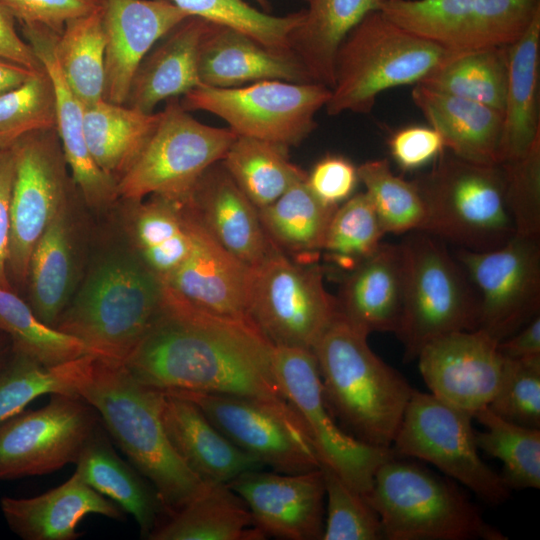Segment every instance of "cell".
<instances>
[{"label":"cell","mask_w":540,"mask_h":540,"mask_svg":"<svg viewBox=\"0 0 540 540\" xmlns=\"http://www.w3.org/2000/svg\"><path fill=\"white\" fill-rule=\"evenodd\" d=\"M163 292L162 280L137 254H114L89 273L56 329L123 364L158 316Z\"/></svg>","instance_id":"cell-4"},{"label":"cell","mask_w":540,"mask_h":540,"mask_svg":"<svg viewBox=\"0 0 540 540\" xmlns=\"http://www.w3.org/2000/svg\"><path fill=\"white\" fill-rule=\"evenodd\" d=\"M327 512L321 540L384 539L380 518L367 498L321 465Z\"/></svg>","instance_id":"cell-49"},{"label":"cell","mask_w":540,"mask_h":540,"mask_svg":"<svg viewBox=\"0 0 540 540\" xmlns=\"http://www.w3.org/2000/svg\"><path fill=\"white\" fill-rule=\"evenodd\" d=\"M474 418L485 428L475 431L477 447L502 462L500 476L508 489H539L540 429L507 421L487 406Z\"/></svg>","instance_id":"cell-42"},{"label":"cell","mask_w":540,"mask_h":540,"mask_svg":"<svg viewBox=\"0 0 540 540\" xmlns=\"http://www.w3.org/2000/svg\"><path fill=\"white\" fill-rule=\"evenodd\" d=\"M505 177V195L516 234H540V138L521 158L500 164Z\"/></svg>","instance_id":"cell-51"},{"label":"cell","mask_w":540,"mask_h":540,"mask_svg":"<svg viewBox=\"0 0 540 540\" xmlns=\"http://www.w3.org/2000/svg\"><path fill=\"white\" fill-rule=\"evenodd\" d=\"M102 426L97 411L77 394H51L40 409L0 422V480L48 474L76 463Z\"/></svg>","instance_id":"cell-14"},{"label":"cell","mask_w":540,"mask_h":540,"mask_svg":"<svg viewBox=\"0 0 540 540\" xmlns=\"http://www.w3.org/2000/svg\"><path fill=\"white\" fill-rule=\"evenodd\" d=\"M440 134L432 127L410 126L396 131L389 139L390 153L404 170L423 167L444 151Z\"/></svg>","instance_id":"cell-54"},{"label":"cell","mask_w":540,"mask_h":540,"mask_svg":"<svg viewBox=\"0 0 540 540\" xmlns=\"http://www.w3.org/2000/svg\"><path fill=\"white\" fill-rule=\"evenodd\" d=\"M145 113L104 99L85 106L84 134L97 166L116 183L135 163L159 122Z\"/></svg>","instance_id":"cell-35"},{"label":"cell","mask_w":540,"mask_h":540,"mask_svg":"<svg viewBox=\"0 0 540 540\" xmlns=\"http://www.w3.org/2000/svg\"><path fill=\"white\" fill-rule=\"evenodd\" d=\"M38 72L0 57V95L21 86Z\"/></svg>","instance_id":"cell-58"},{"label":"cell","mask_w":540,"mask_h":540,"mask_svg":"<svg viewBox=\"0 0 540 540\" xmlns=\"http://www.w3.org/2000/svg\"><path fill=\"white\" fill-rule=\"evenodd\" d=\"M498 343L481 329L447 333L427 343L416 359L430 393L474 418L503 377L506 359Z\"/></svg>","instance_id":"cell-19"},{"label":"cell","mask_w":540,"mask_h":540,"mask_svg":"<svg viewBox=\"0 0 540 540\" xmlns=\"http://www.w3.org/2000/svg\"><path fill=\"white\" fill-rule=\"evenodd\" d=\"M412 100L450 153L474 163L499 164L501 112L420 84L414 85Z\"/></svg>","instance_id":"cell-30"},{"label":"cell","mask_w":540,"mask_h":540,"mask_svg":"<svg viewBox=\"0 0 540 540\" xmlns=\"http://www.w3.org/2000/svg\"><path fill=\"white\" fill-rule=\"evenodd\" d=\"M307 178V177H306ZM306 178L293 184L273 203L258 209L263 229L279 250L297 261L315 262L337 207L321 202Z\"/></svg>","instance_id":"cell-36"},{"label":"cell","mask_w":540,"mask_h":540,"mask_svg":"<svg viewBox=\"0 0 540 540\" xmlns=\"http://www.w3.org/2000/svg\"><path fill=\"white\" fill-rule=\"evenodd\" d=\"M507 56L508 46L457 52L417 84L475 101L503 114Z\"/></svg>","instance_id":"cell-41"},{"label":"cell","mask_w":540,"mask_h":540,"mask_svg":"<svg viewBox=\"0 0 540 540\" xmlns=\"http://www.w3.org/2000/svg\"><path fill=\"white\" fill-rule=\"evenodd\" d=\"M273 350L250 321L201 310L164 285L158 316L123 365L139 382L163 391L285 403Z\"/></svg>","instance_id":"cell-1"},{"label":"cell","mask_w":540,"mask_h":540,"mask_svg":"<svg viewBox=\"0 0 540 540\" xmlns=\"http://www.w3.org/2000/svg\"><path fill=\"white\" fill-rule=\"evenodd\" d=\"M387 540H506L451 481L391 456L366 496Z\"/></svg>","instance_id":"cell-6"},{"label":"cell","mask_w":540,"mask_h":540,"mask_svg":"<svg viewBox=\"0 0 540 540\" xmlns=\"http://www.w3.org/2000/svg\"><path fill=\"white\" fill-rule=\"evenodd\" d=\"M67 204L35 244L27 280L33 312L46 325H56L67 307L72 280V247Z\"/></svg>","instance_id":"cell-38"},{"label":"cell","mask_w":540,"mask_h":540,"mask_svg":"<svg viewBox=\"0 0 540 540\" xmlns=\"http://www.w3.org/2000/svg\"><path fill=\"white\" fill-rule=\"evenodd\" d=\"M15 175L7 274L27 281L32 250L57 212L67 204V163L56 129L29 133L10 146Z\"/></svg>","instance_id":"cell-18"},{"label":"cell","mask_w":540,"mask_h":540,"mask_svg":"<svg viewBox=\"0 0 540 540\" xmlns=\"http://www.w3.org/2000/svg\"><path fill=\"white\" fill-rule=\"evenodd\" d=\"M21 32L53 82L56 131L74 184L91 207L109 205L119 197L117 183L97 166L88 149L84 134L85 106L68 86L55 56L59 34L36 25H21Z\"/></svg>","instance_id":"cell-24"},{"label":"cell","mask_w":540,"mask_h":540,"mask_svg":"<svg viewBox=\"0 0 540 540\" xmlns=\"http://www.w3.org/2000/svg\"><path fill=\"white\" fill-rule=\"evenodd\" d=\"M308 7L289 36V47L312 82L331 89L339 46L369 13L381 10L384 0H305Z\"/></svg>","instance_id":"cell-32"},{"label":"cell","mask_w":540,"mask_h":540,"mask_svg":"<svg viewBox=\"0 0 540 540\" xmlns=\"http://www.w3.org/2000/svg\"><path fill=\"white\" fill-rule=\"evenodd\" d=\"M357 173L385 234L425 231L426 208L414 181L395 175L387 159L366 161Z\"/></svg>","instance_id":"cell-45"},{"label":"cell","mask_w":540,"mask_h":540,"mask_svg":"<svg viewBox=\"0 0 540 540\" xmlns=\"http://www.w3.org/2000/svg\"><path fill=\"white\" fill-rule=\"evenodd\" d=\"M357 167L347 158L328 154L307 173L306 182L324 204L338 207L349 199L357 185Z\"/></svg>","instance_id":"cell-53"},{"label":"cell","mask_w":540,"mask_h":540,"mask_svg":"<svg viewBox=\"0 0 540 540\" xmlns=\"http://www.w3.org/2000/svg\"><path fill=\"white\" fill-rule=\"evenodd\" d=\"M209 23L190 16L160 39L138 66L125 105L153 113L163 100L200 86L198 50Z\"/></svg>","instance_id":"cell-29"},{"label":"cell","mask_w":540,"mask_h":540,"mask_svg":"<svg viewBox=\"0 0 540 540\" xmlns=\"http://www.w3.org/2000/svg\"><path fill=\"white\" fill-rule=\"evenodd\" d=\"M161 391L167 436L187 467L206 483H229L263 465L232 443L190 399Z\"/></svg>","instance_id":"cell-26"},{"label":"cell","mask_w":540,"mask_h":540,"mask_svg":"<svg viewBox=\"0 0 540 540\" xmlns=\"http://www.w3.org/2000/svg\"><path fill=\"white\" fill-rule=\"evenodd\" d=\"M273 367L282 393L302 419L321 465L366 497L377 468L393 456L391 449L367 445L336 423L312 350L274 346Z\"/></svg>","instance_id":"cell-13"},{"label":"cell","mask_w":540,"mask_h":540,"mask_svg":"<svg viewBox=\"0 0 540 540\" xmlns=\"http://www.w3.org/2000/svg\"><path fill=\"white\" fill-rule=\"evenodd\" d=\"M404 291L400 244L381 243L378 249L343 276L336 298L339 316L357 332H396Z\"/></svg>","instance_id":"cell-28"},{"label":"cell","mask_w":540,"mask_h":540,"mask_svg":"<svg viewBox=\"0 0 540 540\" xmlns=\"http://www.w3.org/2000/svg\"><path fill=\"white\" fill-rule=\"evenodd\" d=\"M20 25H36L58 34L65 23L103 6V0H0Z\"/></svg>","instance_id":"cell-52"},{"label":"cell","mask_w":540,"mask_h":540,"mask_svg":"<svg viewBox=\"0 0 540 540\" xmlns=\"http://www.w3.org/2000/svg\"><path fill=\"white\" fill-rule=\"evenodd\" d=\"M385 235L365 192L352 195L334 211L321 252L338 272H351L369 258Z\"/></svg>","instance_id":"cell-44"},{"label":"cell","mask_w":540,"mask_h":540,"mask_svg":"<svg viewBox=\"0 0 540 540\" xmlns=\"http://www.w3.org/2000/svg\"><path fill=\"white\" fill-rule=\"evenodd\" d=\"M201 85L234 88L263 80L312 82L288 50L269 48L232 28L209 23L198 50Z\"/></svg>","instance_id":"cell-25"},{"label":"cell","mask_w":540,"mask_h":540,"mask_svg":"<svg viewBox=\"0 0 540 540\" xmlns=\"http://www.w3.org/2000/svg\"><path fill=\"white\" fill-rule=\"evenodd\" d=\"M413 181L426 208L424 232L471 251L495 249L516 234L500 164L442 153L431 170Z\"/></svg>","instance_id":"cell-7"},{"label":"cell","mask_w":540,"mask_h":540,"mask_svg":"<svg viewBox=\"0 0 540 540\" xmlns=\"http://www.w3.org/2000/svg\"><path fill=\"white\" fill-rule=\"evenodd\" d=\"M0 332L10 338L14 350L44 366H55L84 355H94L79 339L39 320L32 308L12 289L1 285Z\"/></svg>","instance_id":"cell-43"},{"label":"cell","mask_w":540,"mask_h":540,"mask_svg":"<svg viewBox=\"0 0 540 540\" xmlns=\"http://www.w3.org/2000/svg\"><path fill=\"white\" fill-rule=\"evenodd\" d=\"M75 464L88 485L134 517L142 536L147 538L164 518L155 488L116 454L103 426L86 444Z\"/></svg>","instance_id":"cell-33"},{"label":"cell","mask_w":540,"mask_h":540,"mask_svg":"<svg viewBox=\"0 0 540 540\" xmlns=\"http://www.w3.org/2000/svg\"><path fill=\"white\" fill-rule=\"evenodd\" d=\"M48 129H56V97L44 69L0 95V148H9L29 133Z\"/></svg>","instance_id":"cell-48"},{"label":"cell","mask_w":540,"mask_h":540,"mask_svg":"<svg viewBox=\"0 0 540 540\" xmlns=\"http://www.w3.org/2000/svg\"><path fill=\"white\" fill-rule=\"evenodd\" d=\"M190 16L240 31L263 45L290 50L289 36L299 25L303 10L284 16L260 11L244 0H170Z\"/></svg>","instance_id":"cell-47"},{"label":"cell","mask_w":540,"mask_h":540,"mask_svg":"<svg viewBox=\"0 0 540 540\" xmlns=\"http://www.w3.org/2000/svg\"><path fill=\"white\" fill-rule=\"evenodd\" d=\"M236 136L196 120L177 98L169 99L145 148L117 183L118 196L130 203L151 195L183 202Z\"/></svg>","instance_id":"cell-10"},{"label":"cell","mask_w":540,"mask_h":540,"mask_svg":"<svg viewBox=\"0 0 540 540\" xmlns=\"http://www.w3.org/2000/svg\"><path fill=\"white\" fill-rule=\"evenodd\" d=\"M337 315L316 262L294 260L272 244L252 267L247 317L273 346L312 350Z\"/></svg>","instance_id":"cell-9"},{"label":"cell","mask_w":540,"mask_h":540,"mask_svg":"<svg viewBox=\"0 0 540 540\" xmlns=\"http://www.w3.org/2000/svg\"><path fill=\"white\" fill-rule=\"evenodd\" d=\"M131 234L136 254L164 280L188 256L193 244L192 222L182 202L158 195L134 202Z\"/></svg>","instance_id":"cell-37"},{"label":"cell","mask_w":540,"mask_h":540,"mask_svg":"<svg viewBox=\"0 0 540 540\" xmlns=\"http://www.w3.org/2000/svg\"><path fill=\"white\" fill-rule=\"evenodd\" d=\"M339 314L312 349L327 404L344 431L390 449L414 389Z\"/></svg>","instance_id":"cell-3"},{"label":"cell","mask_w":540,"mask_h":540,"mask_svg":"<svg viewBox=\"0 0 540 540\" xmlns=\"http://www.w3.org/2000/svg\"><path fill=\"white\" fill-rule=\"evenodd\" d=\"M264 534L288 540H319L324 530L322 468L299 472L247 471L228 483Z\"/></svg>","instance_id":"cell-20"},{"label":"cell","mask_w":540,"mask_h":540,"mask_svg":"<svg viewBox=\"0 0 540 540\" xmlns=\"http://www.w3.org/2000/svg\"><path fill=\"white\" fill-rule=\"evenodd\" d=\"M539 63L540 12L508 46L499 164L523 157L540 138Z\"/></svg>","instance_id":"cell-31"},{"label":"cell","mask_w":540,"mask_h":540,"mask_svg":"<svg viewBox=\"0 0 540 540\" xmlns=\"http://www.w3.org/2000/svg\"><path fill=\"white\" fill-rule=\"evenodd\" d=\"M221 161L258 209L273 203L307 177L289 160L288 148L251 137L237 135Z\"/></svg>","instance_id":"cell-39"},{"label":"cell","mask_w":540,"mask_h":540,"mask_svg":"<svg viewBox=\"0 0 540 540\" xmlns=\"http://www.w3.org/2000/svg\"><path fill=\"white\" fill-rule=\"evenodd\" d=\"M0 57L33 71H43L40 60L16 28V19L0 2Z\"/></svg>","instance_id":"cell-56"},{"label":"cell","mask_w":540,"mask_h":540,"mask_svg":"<svg viewBox=\"0 0 540 540\" xmlns=\"http://www.w3.org/2000/svg\"><path fill=\"white\" fill-rule=\"evenodd\" d=\"M188 17L170 0H103V99L125 104L141 61L160 39Z\"/></svg>","instance_id":"cell-21"},{"label":"cell","mask_w":540,"mask_h":540,"mask_svg":"<svg viewBox=\"0 0 540 540\" xmlns=\"http://www.w3.org/2000/svg\"><path fill=\"white\" fill-rule=\"evenodd\" d=\"M187 214L193 227L192 248L182 264L162 282L194 307L249 321L247 307L252 267L223 248Z\"/></svg>","instance_id":"cell-22"},{"label":"cell","mask_w":540,"mask_h":540,"mask_svg":"<svg viewBox=\"0 0 540 540\" xmlns=\"http://www.w3.org/2000/svg\"><path fill=\"white\" fill-rule=\"evenodd\" d=\"M487 407L507 421L540 429V355L506 359L500 386Z\"/></svg>","instance_id":"cell-50"},{"label":"cell","mask_w":540,"mask_h":540,"mask_svg":"<svg viewBox=\"0 0 540 540\" xmlns=\"http://www.w3.org/2000/svg\"><path fill=\"white\" fill-rule=\"evenodd\" d=\"M501 355L510 360L540 355V315L498 343Z\"/></svg>","instance_id":"cell-57"},{"label":"cell","mask_w":540,"mask_h":540,"mask_svg":"<svg viewBox=\"0 0 540 540\" xmlns=\"http://www.w3.org/2000/svg\"><path fill=\"white\" fill-rule=\"evenodd\" d=\"M191 217L223 248L250 267L270 250L258 208L230 176L222 161L211 165L182 202Z\"/></svg>","instance_id":"cell-23"},{"label":"cell","mask_w":540,"mask_h":540,"mask_svg":"<svg viewBox=\"0 0 540 540\" xmlns=\"http://www.w3.org/2000/svg\"><path fill=\"white\" fill-rule=\"evenodd\" d=\"M15 175L13 153L0 148V285L12 289L7 274L11 227V198Z\"/></svg>","instance_id":"cell-55"},{"label":"cell","mask_w":540,"mask_h":540,"mask_svg":"<svg viewBox=\"0 0 540 540\" xmlns=\"http://www.w3.org/2000/svg\"><path fill=\"white\" fill-rule=\"evenodd\" d=\"M404 29L454 52L506 47L540 12V0H384Z\"/></svg>","instance_id":"cell-15"},{"label":"cell","mask_w":540,"mask_h":540,"mask_svg":"<svg viewBox=\"0 0 540 540\" xmlns=\"http://www.w3.org/2000/svg\"><path fill=\"white\" fill-rule=\"evenodd\" d=\"M256 3H258L263 11L268 12L271 10V6L268 0H254Z\"/></svg>","instance_id":"cell-60"},{"label":"cell","mask_w":540,"mask_h":540,"mask_svg":"<svg viewBox=\"0 0 540 540\" xmlns=\"http://www.w3.org/2000/svg\"><path fill=\"white\" fill-rule=\"evenodd\" d=\"M0 508L9 528L24 540H75L79 523L89 514L125 519L123 509L90 485L75 470L63 484L35 497L4 496Z\"/></svg>","instance_id":"cell-27"},{"label":"cell","mask_w":540,"mask_h":540,"mask_svg":"<svg viewBox=\"0 0 540 540\" xmlns=\"http://www.w3.org/2000/svg\"><path fill=\"white\" fill-rule=\"evenodd\" d=\"M331 90L319 83L263 80L234 88L200 85L183 95L187 111L211 113L236 135L268 141L289 149L316 128L315 115Z\"/></svg>","instance_id":"cell-11"},{"label":"cell","mask_w":540,"mask_h":540,"mask_svg":"<svg viewBox=\"0 0 540 540\" xmlns=\"http://www.w3.org/2000/svg\"><path fill=\"white\" fill-rule=\"evenodd\" d=\"M11 354H12V342L6 334L0 332V372L6 365Z\"/></svg>","instance_id":"cell-59"},{"label":"cell","mask_w":540,"mask_h":540,"mask_svg":"<svg viewBox=\"0 0 540 540\" xmlns=\"http://www.w3.org/2000/svg\"><path fill=\"white\" fill-rule=\"evenodd\" d=\"M472 418L431 393L414 390L390 449L396 457L431 463L486 503L499 505L510 490L481 459Z\"/></svg>","instance_id":"cell-12"},{"label":"cell","mask_w":540,"mask_h":540,"mask_svg":"<svg viewBox=\"0 0 540 540\" xmlns=\"http://www.w3.org/2000/svg\"><path fill=\"white\" fill-rule=\"evenodd\" d=\"M442 241L430 233L413 231L400 243L404 291L395 334L403 344L406 362L416 359L437 337L477 329V296Z\"/></svg>","instance_id":"cell-8"},{"label":"cell","mask_w":540,"mask_h":540,"mask_svg":"<svg viewBox=\"0 0 540 540\" xmlns=\"http://www.w3.org/2000/svg\"><path fill=\"white\" fill-rule=\"evenodd\" d=\"M264 534L228 483H209L192 501L165 517L150 540H257Z\"/></svg>","instance_id":"cell-34"},{"label":"cell","mask_w":540,"mask_h":540,"mask_svg":"<svg viewBox=\"0 0 540 540\" xmlns=\"http://www.w3.org/2000/svg\"><path fill=\"white\" fill-rule=\"evenodd\" d=\"M454 256L477 296V329L500 342L539 314V237L515 234L495 249Z\"/></svg>","instance_id":"cell-16"},{"label":"cell","mask_w":540,"mask_h":540,"mask_svg":"<svg viewBox=\"0 0 540 540\" xmlns=\"http://www.w3.org/2000/svg\"><path fill=\"white\" fill-rule=\"evenodd\" d=\"M73 392L97 411L132 466L153 485L164 518L209 484L173 448L161 417V391L136 380L123 364L91 354L82 356Z\"/></svg>","instance_id":"cell-2"},{"label":"cell","mask_w":540,"mask_h":540,"mask_svg":"<svg viewBox=\"0 0 540 540\" xmlns=\"http://www.w3.org/2000/svg\"><path fill=\"white\" fill-rule=\"evenodd\" d=\"M455 53L387 18L367 14L345 37L334 63L328 115L368 113L384 91L417 84Z\"/></svg>","instance_id":"cell-5"},{"label":"cell","mask_w":540,"mask_h":540,"mask_svg":"<svg viewBox=\"0 0 540 540\" xmlns=\"http://www.w3.org/2000/svg\"><path fill=\"white\" fill-rule=\"evenodd\" d=\"M173 392L193 401L232 443L276 472L299 473L321 467L308 431L289 402Z\"/></svg>","instance_id":"cell-17"},{"label":"cell","mask_w":540,"mask_h":540,"mask_svg":"<svg viewBox=\"0 0 540 540\" xmlns=\"http://www.w3.org/2000/svg\"><path fill=\"white\" fill-rule=\"evenodd\" d=\"M106 38L103 6L68 20L55 43V56L73 93L89 106L103 99Z\"/></svg>","instance_id":"cell-40"},{"label":"cell","mask_w":540,"mask_h":540,"mask_svg":"<svg viewBox=\"0 0 540 540\" xmlns=\"http://www.w3.org/2000/svg\"><path fill=\"white\" fill-rule=\"evenodd\" d=\"M81 357L44 366L12 348V354L0 372V422L21 412L39 396L75 394L73 380Z\"/></svg>","instance_id":"cell-46"}]
</instances>
